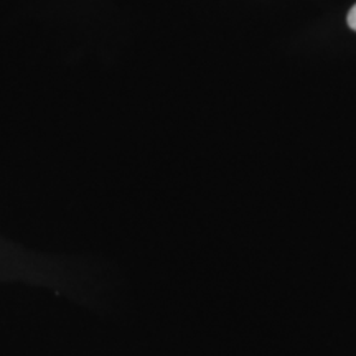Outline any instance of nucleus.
<instances>
[{
    "label": "nucleus",
    "mask_w": 356,
    "mask_h": 356,
    "mask_svg": "<svg viewBox=\"0 0 356 356\" xmlns=\"http://www.w3.org/2000/svg\"><path fill=\"white\" fill-rule=\"evenodd\" d=\"M348 25L351 30H355L356 32V6L351 7V10L348 13Z\"/></svg>",
    "instance_id": "obj_1"
}]
</instances>
